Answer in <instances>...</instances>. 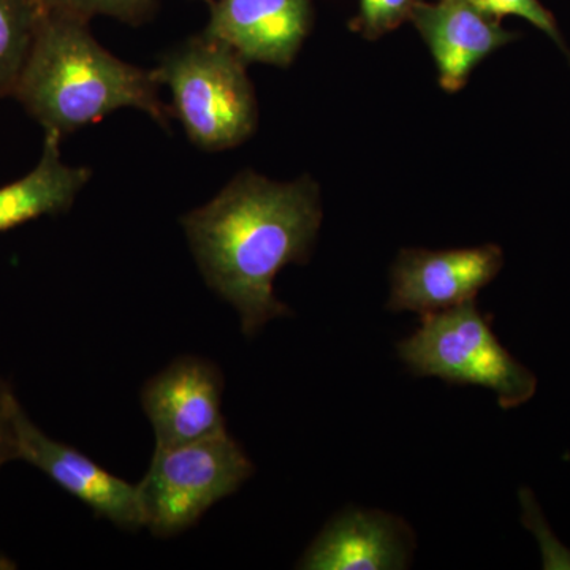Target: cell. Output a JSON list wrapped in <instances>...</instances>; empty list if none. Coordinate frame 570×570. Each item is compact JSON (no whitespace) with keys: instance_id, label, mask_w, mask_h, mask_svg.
Segmentation results:
<instances>
[{"instance_id":"obj_8","label":"cell","mask_w":570,"mask_h":570,"mask_svg":"<svg viewBox=\"0 0 570 570\" xmlns=\"http://www.w3.org/2000/svg\"><path fill=\"white\" fill-rule=\"evenodd\" d=\"M224 377L200 356L175 360L149 379L141 406L156 434V448H175L225 430Z\"/></svg>"},{"instance_id":"obj_10","label":"cell","mask_w":570,"mask_h":570,"mask_svg":"<svg viewBox=\"0 0 570 570\" xmlns=\"http://www.w3.org/2000/svg\"><path fill=\"white\" fill-rule=\"evenodd\" d=\"M411 20L433 55L439 85L448 92H459L480 62L519 37L471 0L419 2Z\"/></svg>"},{"instance_id":"obj_2","label":"cell","mask_w":570,"mask_h":570,"mask_svg":"<svg viewBox=\"0 0 570 570\" xmlns=\"http://www.w3.org/2000/svg\"><path fill=\"white\" fill-rule=\"evenodd\" d=\"M153 70L105 50L88 21L45 11L13 97L43 127L66 135L135 108L168 129L174 112L160 100Z\"/></svg>"},{"instance_id":"obj_3","label":"cell","mask_w":570,"mask_h":570,"mask_svg":"<svg viewBox=\"0 0 570 570\" xmlns=\"http://www.w3.org/2000/svg\"><path fill=\"white\" fill-rule=\"evenodd\" d=\"M247 63L202 32L165 52L154 69L171 94V112L193 145L208 153L236 148L257 129L258 108Z\"/></svg>"},{"instance_id":"obj_7","label":"cell","mask_w":570,"mask_h":570,"mask_svg":"<svg viewBox=\"0 0 570 570\" xmlns=\"http://www.w3.org/2000/svg\"><path fill=\"white\" fill-rule=\"evenodd\" d=\"M504 254L497 245L466 249H403L392 268L387 307L420 316L474 302L499 275Z\"/></svg>"},{"instance_id":"obj_15","label":"cell","mask_w":570,"mask_h":570,"mask_svg":"<svg viewBox=\"0 0 570 570\" xmlns=\"http://www.w3.org/2000/svg\"><path fill=\"white\" fill-rule=\"evenodd\" d=\"M420 0H360L355 31L365 39L376 40L404 21L411 20Z\"/></svg>"},{"instance_id":"obj_17","label":"cell","mask_w":570,"mask_h":570,"mask_svg":"<svg viewBox=\"0 0 570 570\" xmlns=\"http://www.w3.org/2000/svg\"><path fill=\"white\" fill-rule=\"evenodd\" d=\"M14 393L9 385L0 382V471L6 464L18 460L14 444L13 423H11V403Z\"/></svg>"},{"instance_id":"obj_16","label":"cell","mask_w":570,"mask_h":570,"mask_svg":"<svg viewBox=\"0 0 570 570\" xmlns=\"http://www.w3.org/2000/svg\"><path fill=\"white\" fill-rule=\"evenodd\" d=\"M471 2L482 13L497 18V20L501 17H519L521 20L531 22L539 31L547 33L566 55L570 56L553 14L539 0H471Z\"/></svg>"},{"instance_id":"obj_1","label":"cell","mask_w":570,"mask_h":570,"mask_svg":"<svg viewBox=\"0 0 570 570\" xmlns=\"http://www.w3.org/2000/svg\"><path fill=\"white\" fill-rule=\"evenodd\" d=\"M322 224L309 176L277 183L245 170L181 225L205 283L235 307L245 336L292 309L275 294L281 269L305 264Z\"/></svg>"},{"instance_id":"obj_9","label":"cell","mask_w":570,"mask_h":570,"mask_svg":"<svg viewBox=\"0 0 570 570\" xmlns=\"http://www.w3.org/2000/svg\"><path fill=\"white\" fill-rule=\"evenodd\" d=\"M313 28L311 0H212L205 33L246 63L291 66Z\"/></svg>"},{"instance_id":"obj_18","label":"cell","mask_w":570,"mask_h":570,"mask_svg":"<svg viewBox=\"0 0 570 570\" xmlns=\"http://www.w3.org/2000/svg\"><path fill=\"white\" fill-rule=\"evenodd\" d=\"M17 569V562L13 560H10L9 557H7L6 553H2L0 551V570H13Z\"/></svg>"},{"instance_id":"obj_14","label":"cell","mask_w":570,"mask_h":570,"mask_svg":"<svg viewBox=\"0 0 570 570\" xmlns=\"http://www.w3.org/2000/svg\"><path fill=\"white\" fill-rule=\"evenodd\" d=\"M41 9L88 21L96 17L115 18L127 24H141L151 17L156 0H39Z\"/></svg>"},{"instance_id":"obj_6","label":"cell","mask_w":570,"mask_h":570,"mask_svg":"<svg viewBox=\"0 0 570 570\" xmlns=\"http://www.w3.org/2000/svg\"><path fill=\"white\" fill-rule=\"evenodd\" d=\"M11 423L18 460L39 469L99 519L126 531L145 528L138 485L111 474L80 450L48 436L29 419L17 396L11 403Z\"/></svg>"},{"instance_id":"obj_4","label":"cell","mask_w":570,"mask_h":570,"mask_svg":"<svg viewBox=\"0 0 570 570\" xmlns=\"http://www.w3.org/2000/svg\"><path fill=\"white\" fill-rule=\"evenodd\" d=\"M396 348L415 376L489 389L502 409L521 406L538 389V379L499 343L474 302L422 316L417 332Z\"/></svg>"},{"instance_id":"obj_12","label":"cell","mask_w":570,"mask_h":570,"mask_svg":"<svg viewBox=\"0 0 570 570\" xmlns=\"http://www.w3.org/2000/svg\"><path fill=\"white\" fill-rule=\"evenodd\" d=\"M59 135L45 132L39 164L17 181L0 187V234L41 216L69 212L91 179L88 167L63 163Z\"/></svg>"},{"instance_id":"obj_13","label":"cell","mask_w":570,"mask_h":570,"mask_svg":"<svg viewBox=\"0 0 570 570\" xmlns=\"http://www.w3.org/2000/svg\"><path fill=\"white\" fill-rule=\"evenodd\" d=\"M43 14L39 0H0V99L13 96Z\"/></svg>"},{"instance_id":"obj_5","label":"cell","mask_w":570,"mask_h":570,"mask_svg":"<svg viewBox=\"0 0 570 570\" xmlns=\"http://www.w3.org/2000/svg\"><path fill=\"white\" fill-rule=\"evenodd\" d=\"M254 471L227 428L187 444L156 448L138 483L145 528L160 539L181 534L214 504L242 489Z\"/></svg>"},{"instance_id":"obj_11","label":"cell","mask_w":570,"mask_h":570,"mask_svg":"<svg viewBox=\"0 0 570 570\" xmlns=\"http://www.w3.org/2000/svg\"><path fill=\"white\" fill-rule=\"evenodd\" d=\"M415 540L403 520L385 512L348 510L335 517L298 561L305 570L406 569Z\"/></svg>"}]
</instances>
